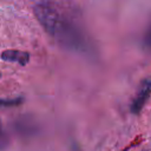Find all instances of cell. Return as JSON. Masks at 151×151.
Returning <instances> with one entry per match:
<instances>
[{"label": "cell", "instance_id": "cell-4", "mask_svg": "<svg viewBox=\"0 0 151 151\" xmlns=\"http://www.w3.org/2000/svg\"><path fill=\"white\" fill-rule=\"evenodd\" d=\"M21 101V99H1L0 100V106H12V105H18Z\"/></svg>", "mask_w": 151, "mask_h": 151}, {"label": "cell", "instance_id": "cell-1", "mask_svg": "<svg viewBox=\"0 0 151 151\" xmlns=\"http://www.w3.org/2000/svg\"><path fill=\"white\" fill-rule=\"evenodd\" d=\"M33 13L44 29L60 45L74 51L86 50L87 44L79 27L54 6L47 2H39L34 5Z\"/></svg>", "mask_w": 151, "mask_h": 151}, {"label": "cell", "instance_id": "cell-2", "mask_svg": "<svg viewBox=\"0 0 151 151\" xmlns=\"http://www.w3.org/2000/svg\"><path fill=\"white\" fill-rule=\"evenodd\" d=\"M151 96V78H147L143 80L140 84V87L137 92V96L131 103V112L134 114H138L140 110L143 109L144 104L147 101V99Z\"/></svg>", "mask_w": 151, "mask_h": 151}, {"label": "cell", "instance_id": "cell-3", "mask_svg": "<svg viewBox=\"0 0 151 151\" xmlns=\"http://www.w3.org/2000/svg\"><path fill=\"white\" fill-rule=\"evenodd\" d=\"M0 58L5 61L19 64L20 66H25L29 61V54L27 52L19 51V50H5L1 53Z\"/></svg>", "mask_w": 151, "mask_h": 151}, {"label": "cell", "instance_id": "cell-6", "mask_svg": "<svg viewBox=\"0 0 151 151\" xmlns=\"http://www.w3.org/2000/svg\"><path fill=\"white\" fill-rule=\"evenodd\" d=\"M0 78H1V74H0Z\"/></svg>", "mask_w": 151, "mask_h": 151}, {"label": "cell", "instance_id": "cell-5", "mask_svg": "<svg viewBox=\"0 0 151 151\" xmlns=\"http://www.w3.org/2000/svg\"><path fill=\"white\" fill-rule=\"evenodd\" d=\"M4 145H5V133H4L1 124H0V147H2Z\"/></svg>", "mask_w": 151, "mask_h": 151}]
</instances>
